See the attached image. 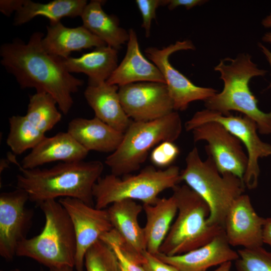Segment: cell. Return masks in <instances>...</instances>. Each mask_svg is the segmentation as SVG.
Listing matches in <instances>:
<instances>
[{
  "instance_id": "1",
  "label": "cell",
  "mask_w": 271,
  "mask_h": 271,
  "mask_svg": "<svg viewBox=\"0 0 271 271\" xmlns=\"http://www.w3.org/2000/svg\"><path fill=\"white\" fill-rule=\"evenodd\" d=\"M44 34L36 32L26 43L20 39L3 44L0 48L1 63L12 74L22 89L34 88L56 100L60 111L67 115L84 81L69 73L63 59L47 53L42 45Z\"/></svg>"
},
{
  "instance_id": "2",
  "label": "cell",
  "mask_w": 271,
  "mask_h": 271,
  "mask_svg": "<svg viewBox=\"0 0 271 271\" xmlns=\"http://www.w3.org/2000/svg\"><path fill=\"white\" fill-rule=\"evenodd\" d=\"M10 160L21 172L17 188L26 192L30 201L39 205L58 197L72 198L93 206V188L103 170L100 161L61 162L49 169H25L13 157Z\"/></svg>"
},
{
  "instance_id": "3",
  "label": "cell",
  "mask_w": 271,
  "mask_h": 271,
  "mask_svg": "<svg viewBox=\"0 0 271 271\" xmlns=\"http://www.w3.org/2000/svg\"><path fill=\"white\" fill-rule=\"evenodd\" d=\"M214 67L220 74L224 84L220 93L206 99V109L224 115L230 111H239L256 123L258 132L271 134V110L265 113L257 105L258 100L250 90V80L255 76H264L267 71L259 69L248 54H240L235 58H226Z\"/></svg>"
},
{
  "instance_id": "4",
  "label": "cell",
  "mask_w": 271,
  "mask_h": 271,
  "mask_svg": "<svg viewBox=\"0 0 271 271\" xmlns=\"http://www.w3.org/2000/svg\"><path fill=\"white\" fill-rule=\"evenodd\" d=\"M45 222L42 231L18 245L16 255L31 258L49 268H74L75 233L71 220L59 201L49 200L39 205Z\"/></svg>"
},
{
  "instance_id": "5",
  "label": "cell",
  "mask_w": 271,
  "mask_h": 271,
  "mask_svg": "<svg viewBox=\"0 0 271 271\" xmlns=\"http://www.w3.org/2000/svg\"><path fill=\"white\" fill-rule=\"evenodd\" d=\"M203 161L194 147L186 158V167L181 171V181L200 195L210 209L208 223L222 227L227 213L234 202L243 194L242 179L229 173L221 174L211 157Z\"/></svg>"
},
{
  "instance_id": "6",
  "label": "cell",
  "mask_w": 271,
  "mask_h": 271,
  "mask_svg": "<svg viewBox=\"0 0 271 271\" xmlns=\"http://www.w3.org/2000/svg\"><path fill=\"white\" fill-rule=\"evenodd\" d=\"M178 211L159 250L173 256L199 248L224 232L222 227L208 223L210 209L206 201L186 184L172 189Z\"/></svg>"
},
{
  "instance_id": "7",
  "label": "cell",
  "mask_w": 271,
  "mask_h": 271,
  "mask_svg": "<svg viewBox=\"0 0 271 271\" xmlns=\"http://www.w3.org/2000/svg\"><path fill=\"white\" fill-rule=\"evenodd\" d=\"M182 129L181 119L176 111L153 120H132L120 144L106 158L105 163L111 174L127 175L140 169L152 148L163 142L177 140Z\"/></svg>"
},
{
  "instance_id": "8",
  "label": "cell",
  "mask_w": 271,
  "mask_h": 271,
  "mask_svg": "<svg viewBox=\"0 0 271 271\" xmlns=\"http://www.w3.org/2000/svg\"><path fill=\"white\" fill-rule=\"evenodd\" d=\"M179 167L172 165L164 170L146 167L137 175L120 178L112 174L100 177L93 188L95 207L106 209L112 203L124 199L139 200L153 205L159 195L173 189L181 181Z\"/></svg>"
},
{
  "instance_id": "9",
  "label": "cell",
  "mask_w": 271,
  "mask_h": 271,
  "mask_svg": "<svg viewBox=\"0 0 271 271\" xmlns=\"http://www.w3.org/2000/svg\"><path fill=\"white\" fill-rule=\"evenodd\" d=\"M210 121L221 124L244 146L247 151L248 164L243 181L249 189L256 188L260 173L258 160L271 156V145L260 140L257 133V126L255 121L245 115L235 116L231 114L224 115L206 108L197 111L186 122L185 127L187 131H192L197 126Z\"/></svg>"
},
{
  "instance_id": "10",
  "label": "cell",
  "mask_w": 271,
  "mask_h": 271,
  "mask_svg": "<svg viewBox=\"0 0 271 271\" xmlns=\"http://www.w3.org/2000/svg\"><path fill=\"white\" fill-rule=\"evenodd\" d=\"M195 49L190 40L177 41L175 44L158 49L155 47L146 48V56L160 70L173 101L175 111H184L189 104L196 100L205 101L217 93L211 87L195 85L184 74L175 68L169 61V57L174 53L181 50Z\"/></svg>"
},
{
  "instance_id": "11",
  "label": "cell",
  "mask_w": 271,
  "mask_h": 271,
  "mask_svg": "<svg viewBox=\"0 0 271 271\" xmlns=\"http://www.w3.org/2000/svg\"><path fill=\"white\" fill-rule=\"evenodd\" d=\"M107 210L113 229L100 239L116 245L126 258L142 265L146 244L138 216L143 210V205L134 200L124 199L112 203Z\"/></svg>"
},
{
  "instance_id": "12",
  "label": "cell",
  "mask_w": 271,
  "mask_h": 271,
  "mask_svg": "<svg viewBox=\"0 0 271 271\" xmlns=\"http://www.w3.org/2000/svg\"><path fill=\"white\" fill-rule=\"evenodd\" d=\"M195 142L204 141L205 151L221 174L231 173L243 180L248 157L242 143L219 122L202 124L192 131Z\"/></svg>"
},
{
  "instance_id": "13",
  "label": "cell",
  "mask_w": 271,
  "mask_h": 271,
  "mask_svg": "<svg viewBox=\"0 0 271 271\" xmlns=\"http://www.w3.org/2000/svg\"><path fill=\"white\" fill-rule=\"evenodd\" d=\"M58 201L68 213L75 233L74 268L76 271H83L87 250L113 229L107 210L97 209L75 198H61Z\"/></svg>"
},
{
  "instance_id": "14",
  "label": "cell",
  "mask_w": 271,
  "mask_h": 271,
  "mask_svg": "<svg viewBox=\"0 0 271 271\" xmlns=\"http://www.w3.org/2000/svg\"><path fill=\"white\" fill-rule=\"evenodd\" d=\"M118 95L125 112L133 121L153 120L175 111L167 86L163 83H131L119 87Z\"/></svg>"
},
{
  "instance_id": "15",
  "label": "cell",
  "mask_w": 271,
  "mask_h": 271,
  "mask_svg": "<svg viewBox=\"0 0 271 271\" xmlns=\"http://www.w3.org/2000/svg\"><path fill=\"white\" fill-rule=\"evenodd\" d=\"M28 200V193L17 188L0 195V255L7 261L16 255L32 224L33 212L26 207Z\"/></svg>"
},
{
  "instance_id": "16",
  "label": "cell",
  "mask_w": 271,
  "mask_h": 271,
  "mask_svg": "<svg viewBox=\"0 0 271 271\" xmlns=\"http://www.w3.org/2000/svg\"><path fill=\"white\" fill-rule=\"evenodd\" d=\"M264 221L255 211L249 196L242 194L234 201L225 217L224 231L228 243L244 248L262 246Z\"/></svg>"
},
{
  "instance_id": "17",
  "label": "cell",
  "mask_w": 271,
  "mask_h": 271,
  "mask_svg": "<svg viewBox=\"0 0 271 271\" xmlns=\"http://www.w3.org/2000/svg\"><path fill=\"white\" fill-rule=\"evenodd\" d=\"M179 271H206L209 268L238 258L237 251L231 248L224 231L208 243L181 254L169 256L161 253L155 255Z\"/></svg>"
},
{
  "instance_id": "18",
  "label": "cell",
  "mask_w": 271,
  "mask_h": 271,
  "mask_svg": "<svg viewBox=\"0 0 271 271\" xmlns=\"http://www.w3.org/2000/svg\"><path fill=\"white\" fill-rule=\"evenodd\" d=\"M125 55L110 77L107 83L119 87L142 82H155L165 84V79L158 68L142 54L136 31L128 30Z\"/></svg>"
},
{
  "instance_id": "19",
  "label": "cell",
  "mask_w": 271,
  "mask_h": 271,
  "mask_svg": "<svg viewBox=\"0 0 271 271\" xmlns=\"http://www.w3.org/2000/svg\"><path fill=\"white\" fill-rule=\"evenodd\" d=\"M89 151L79 144L67 131L45 137L21 162L25 169H33L49 163L83 161Z\"/></svg>"
},
{
  "instance_id": "20",
  "label": "cell",
  "mask_w": 271,
  "mask_h": 271,
  "mask_svg": "<svg viewBox=\"0 0 271 271\" xmlns=\"http://www.w3.org/2000/svg\"><path fill=\"white\" fill-rule=\"evenodd\" d=\"M42 45L47 53L62 59L68 58L74 51L106 45L83 25L69 28L60 21L47 26Z\"/></svg>"
},
{
  "instance_id": "21",
  "label": "cell",
  "mask_w": 271,
  "mask_h": 271,
  "mask_svg": "<svg viewBox=\"0 0 271 271\" xmlns=\"http://www.w3.org/2000/svg\"><path fill=\"white\" fill-rule=\"evenodd\" d=\"M67 132L89 152L111 153L118 147L124 134L95 116L73 118L68 124Z\"/></svg>"
},
{
  "instance_id": "22",
  "label": "cell",
  "mask_w": 271,
  "mask_h": 271,
  "mask_svg": "<svg viewBox=\"0 0 271 271\" xmlns=\"http://www.w3.org/2000/svg\"><path fill=\"white\" fill-rule=\"evenodd\" d=\"M118 89L119 86L104 82L96 85H88L84 95L95 117L124 133L132 120L122 106Z\"/></svg>"
},
{
  "instance_id": "23",
  "label": "cell",
  "mask_w": 271,
  "mask_h": 271,
  "mask_svg": "<svg viewBox=\"0 0 271 271\" xmlns=\"http://www.w3.org/2000/svg\"><path fill=\"white\" fill-rule=\"evenodd\" d=\"M117 53L118 50L105 45L79 57L63 60L69 73H84L88 77V85H96L106 82L118 66Z\"/></svg>"
},
{
  "instance_id": "24",
  "label": "cell",
  "mask_w": 271,
  "mask_h": 271,
  "mask_svg": "<svg viewBox=\"0 0 271 271\" xmlns=\"http://www.w3.org/2000/svg\"><path fill=\"white\" fill-rule=\"evenodd\" d=\"M146 217L144 228L146 250L156 255L165 239L176 217L177 205L175 197L159 198L153 204H143Z\"/></svg>"
},
{
  "instance_id": "25",
  "label": "cell",
  "mask_w": 271,
  "mask_h": 271,
  "mask_svg": "<svg viewBox=\"0 0 271 271\" xmlns=\"http://www.w3.org/2000/svg\"><path fill=\"white\" fill-rule=\"evenodd\" d=\"M103 1L92 0L85 7L80 16L83 26L106 45L117 50L129 39V32L119 26L118 18L106 13Z\"/></svg>"
},
{
  "instance_id": "26",
  "label": "cell",
  "mask_w": 271,
  "mask_h": 271,
  "mask_svg": "<svg viewBox=\"0 0 271 271\" xmlns=\"http://www.w3.org/2000/svg\"><path fill=\"white\" fill-rule=\"evenodd\" d=\"M87 4L86 0H54L46 3L25 0L22 7L15 13L13 24L22 25L37 16L48 18L50 23L60 22L64 17H80Z\"/></svg>"
},
{
  "instance_id": "27",
  "label": "cell",
  "mask_w": 271,
  "mask_h": 271,
  "mask_svg": "<svg viewBox=\"0 0 271 271\" xmlns=\"http://www.w3.org/2000/svg\"><path fill=\"white\" fill-rule=\"evenodd\" d=\"M54 98L45 92L30 95L26 118L42 132L52 129L62 118Z\"/></svg>"
},
{
  "instance_id": "28",
  "label": "cell",
  "mask_w": 271,
  "mask_h": 271,
  "mask_svg": "<svg viewBox=\"0 0 271 271\" xmlns=\"http://www.w3.org/2000/svg\"><path fill=\"white\" fill-rule=\"evenodd\" d=\"M9 122L10 130L6 142L15 155L33 149L46 137L25 115H13L9 118Z\"/></svg>"
},
{
  "instance_id": "29",
  "label": "cell",
  "mask_w": 271,
  "mask_h": 271,
  "mask_svg": "<svg viewBox=\"0 0 271 271\" xmlns=\"http://www.w3.org/2000/svg\"><path fill=\"white\" fill-rule=\"evenodd\" d=\"M84 266L86 271H120L119 262L114 250L101 239L86 251Z\"/></svg>"
},
{
  "instance_id": "30",
  "label": "cell",
  "mask_w": 271,
  "mask_h": 271,
  "mask_svg": "<svg viewBox=\"0 0 271 271\" xmlns=\"http://www.w3.org/2000/svg\"><path fill=\"white\" fill-rule=\"evenodd\" d=\"M234 261L236 271H271V252L262 246L237 251Z\"/></svg>"
},
{
  "instance_id": "31",
  "label": "cell",
  "mask_w": 271,
  "mask_h": 271,
  "mask_svg": "<svg viewBox=\"0 0 271 271\" xmlns=\"http://www.w3.org/2000/svg\"><path fill=\"white\" fill-rule=\"evenodd\" d=\"M180 153L179 148L173 142L165 141L160 143L152 150L150 159L154 166L169 167Z\"/></svg>"
},
{
  "instance_id": "32",
  "label": "cell",
  "mask_w": 271,
  "mask_h": 271,
  "mask_svg": "<svg viewBox=\"0 0 271 271\" xmlns=\"http://www.w3.org/2000/svg\"><path fill=\"white\" fill-rule=\"evenodd\" d=\"M142 17V27L147 38L150 35L151 24L156 18V11L160 6H166L167 0H136L135 1Z\"/></svg>"
},
{
  "instance_id": "33",
  "label": "cell",
  "mask_w": 271,
  "mask_h": 271,
  "mask_svg": "<svg viewBox=\"0 0 271 271\" xmlns=\"http://www.w3.org/2000/svg\"><path fill=\"white\" fill-rule=\"evenodd\" d=\"M143 255L144 260L142 265L145 271H179L175 266L164 262L147 250L144 251Z\"/></svg>"
},
{
  "instance_id": "34",
  "label": "cell",
  "mask_w": 271,
  "mask_h": 271,
  "mask_svg": "<svg viewBox=\"0 0 271 271\" xmlns=\"http://www.w3.org/2000/svg\"><path fill=\"white\" fill-rule=\"evenodd\" d=\"M108 244L112 247L115 253L119 263L127 271H145L142 265L136 263L124 256L116 245L114 244Z\"/></svg>"
},
{
  "instance_id": "35",
  "label": "cell",
  "mask_w": 271,
  "mask_h": 271,
  "mask_svg": "<svg viewBox=\"0 0 271 271\" xmlns=\"http://www.w3.org/2000/svg\"><path fill=\"white\" fill-rule=\"evenodd\" d=\"M25 0H1L0 11L6 16H10L18 11L23 6Z\"/></svg>"
},
{
  "instance_id": "36",
  "label": "cell",
  "mask_w": 271,
  "mask_h": 271,
  "mask_svg": "<svg viewBox=\"0 0 271 271\" xmlns=\"http://www.w3.org/2000/svg\"><path fill=\"white\" fill-rule=\"evenodd\" d=\"M207 1L203 0H167V6L169 10H173L175 8L183 6L189 10L197 6L203 4Z\"/></svg>"
},
{
  "instance_id": "37",
  "label": "cell",
  "mask_w": 271,
  "mask_h": 271,
  "mask_svg": "<svg viewBox=\"0 0 271 271\" xmlns=\"http://www.w3.org/2000/svg\"><path fill=\"white\" fill-rule=\"evenodd\" d=\"M262 239L263 243H266L271 247V217L265 218L262 230Z\"/></svg>"
},
{
  "instance_id": "38",
  "label": "cell",
  "mask_w": 271,
  "mask_h": 271,
  "mask_svg": "<svg viewBox=\"0 0 271 271\" xmlns=\"http://www.w3.org/2000/svg\"><path fill=\"white\" fill-rule=\"evenodd\" d=\"M262 25L266 28L271 27V14L263 19L261 22ZM263 41L271 44V32L265 33L262 38Z\"/></svg>"
},
{
  "instance_id": "39",
  "label": "cell",
  "mask_w": 271,
  "mask_h": 271,
  "mask_svg": "<svg viewBox=\"0 0 271 271\" xmlns=\"http://www.w3.org/2000/svg\"><path fill=\"white\" fill-rule=\"evenodd\" d=\"M258 45L262 52L263 53L267 60L268 61L271 68V52L261 43H258ZM267 88L271 89V81Z\"/></svg>"
},
{
  "instance_id": "40",
  "label": "cell",
  "mask_w": 271,
  "mask_h": 271,
  "mask_svg": "<svg viewBox=\"0 0 271 271\" xmlns=\"http://www.w3.org/2000/svg\"><path fill=\"white\" fill-rule=\"evenodd\" d=\"M232 266V262L228 261L220 265L213 271H230Z\"/></svg>"
},
{
  "instance_id": "41",
  "label": "cell",
  "mask_w": 271,
  "mask_h": 271,
  "mask_svg": "<svg viewBox=\"0 0 271 271\" xmlns=\"http://www.w3.org/2000/svg\"><path fill=\"white\" fill-rule=\"evenodd\" d=\"M74 267L70 266H64L59 268H49V271H73Z\"/></svg>"
},
{
  "instance_id": "42",
  "label": "cell",
  "mask_w": 271,
  "mask_h": 271,
  "mask_svg": "<svg viewBox=\"0 0 271 271\" xmlns=\"http://www.w3.org/2000/svg\"><path fill=\"white\" fill-rule=\"evenodd\" d=\"M2 161L1 162V173L4 171V169H6L7 167H8L9 163V162H8L7 160L5 159L2 160Z\"/></svg>"
},
{
  "instance_id": "43",
  "label": "cell",
  "mask_w": 271,
  "mask_h": 271,
  "mask_svg": "<svg viewBox=\"0 0 271 271\" xmlns=\"http://www.w3.org/2000/svg\"><path fill=\"white\" fill-rule=\"evenodd\" d=\"M119 266H120V271H127L126 269L124 267H123L120 263H119Z\"/></svg>"
},
{
  "instance_id": "44",
  "label": "cell",
  "mask_w": 271,
  "mask_h": 271,
  "mask_svg": "<svg viewBox=\"0 0 271 271\" xmlns=\"http://www.w3.org/2000/svg\"><path fill=\"white\" fill-rule=\"evenodd\" d=\"M1 271H4V270H1ZM9 271H20V270L18 268H16V269H14Z\"/></svg>"
}]
</instances>
